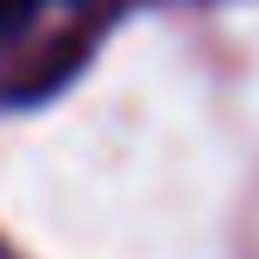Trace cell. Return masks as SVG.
Here are the masks:
<instances>
[{"instance_id": "1", "label": "cell", "mask_w": 259, "mask_h": 259, "mask_svg": "<svg viewBox=\"0 0 259 259\" xmlns=\"http://www.w3.org/2000/svg\"><path fill=\"white\" fill-rule=\"evenodd\" d=\"M38 0H0V25H13V19H25Z\"/></svg>"}]
</instances>
